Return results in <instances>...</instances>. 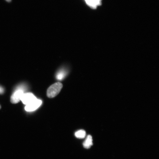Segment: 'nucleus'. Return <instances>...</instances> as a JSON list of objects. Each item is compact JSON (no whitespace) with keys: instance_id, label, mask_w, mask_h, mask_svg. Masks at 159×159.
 <instances>
[{"instance_id":"obj_2","label":"nucleus","mask_w":159,"mask_h":159,"mask_svg":"<svg viewBox=\"0 0 159 159\" xmlns=\"http://www.w3.org/2000/svg\"><path fill=\"white\" fill-rule=\"evenodd\" d=\"M37 98L33 93H24L22 96L21 101L24 104L29 105L36 100Z\"/></svg>"},{"instance_id":"obj_5","label":"nucleus","mask_w":159,"mask_h":159,"mask_svg":"<svg viewBox=\"0 0 159 159\" xmlns=\"http://www.w3.org/2000/svg\"><path fill=\"white\" fill-rule=\"evenodd\" d=\"M93 145L92 137L91 135H89L83 143V145L85 148L89 149Z\"/></svg>"},{"instance_id":"obj_1","label":"nucleus","mask_w":159,"mask_h":159,"mask_svg":"<svg viewBox=\"0 0 159 159\" xmlns=\"http://www.w3.org/2000/svg\"><path fill=\"white\" fill-rule=\"evenodd\" d=\"M63 87L62 83L57 82L50 86L47 90V96L49 98H53L60 92Z\"/></svg>"},{"instance_id":"obj_7","label":"nucleus","mask_w":159,"mask_h":159,"mask_svg":"<svg viewBox=\"0 0 159 159\" xmlns=\"http://www.w3.org/2000/svg\"><path fill=\"white\" fill-rule=\"evenodd\" d=\"M75 136L77 138H84L86 136V132L84 130H80L75 133Z\"/></svg>"},{"instance_id":"obj_8","label":"nucleus","mask_w":159,"mask_h":159,"mask_svg":"<svg viewBox=\"0 0 159 159\" xmlns=\"http://www.w3.org/2000/svg\"><path fill=\"white\" fill-rule=\"evenodd\" d=\"M4 92V89L1 86H0V94H2Z\"/></svg>"},{"instance_id":"obj_4","label":"nucleus","mask_w":159,"mask_h":159,"mask_svg":"<svg viewBox=\"0 0 159 159\" xmlns=\"http://www.w3.org/2000/svg\"><path fill=\"white\" fill-rule=\"evenodd\" d=\"M23 94V91L21 89H18L16 91L11 97V102L14 104L18 103L21 100V97Z\"/></svg>"},{"instance_id":"obj_3","label":"nucleus","mask_w":159,"mask_h":159,"mask_svg":"<svg viewBox=\"0 0 159 159\" xmlns=\"http://www.w3.org/2000/svg\"><path fill=\"white\" fill-rule=\"evenodd\" d=\"M42 101L40 99H37L36 100L31 102L29 105H26L25 109L27 112H31L34 111L39 108L42 104Z\"/></svg>"},{"instance_id":"obj_9","label":"nucleus","mask_w":159,"mask_h":159,"mask_svg":"<svg viewBox=\"0 0 159 159\" xmlns=\"http://www.w3.org/2000/svg\"><path fill=\"white\" fill-rule=\"evenodd\" d=\"M6 1L7 2H11V0H6Z\"/></svg>"},{"instance_id":"obj_10","label":"nucleus","mask_w":159,"mask_h":159,"mask_svg":"<svg viewBox=\"0 0 159 159\" xmlns=\"http://www.w3.org/2000/svg\"><path fill=\"white\" fill-rule=\"evenodd\" d=\"M1 105H0V109H1Z\"/></svg>"},{"instance_id":"obj_6","label":"nucleus","mask_w":159,"mask_h":159,"mask_svg":"<svg viewBox=\"0 0 159 159\" xmlns=\"http://www.w3.org/2000/svg\"><path fill=\"white\" fill-rule=\"evenodd\" d=\"M85 1L87 4L94 8L100 4L101 0H85Z\"/></svg>"}]
</instances>
